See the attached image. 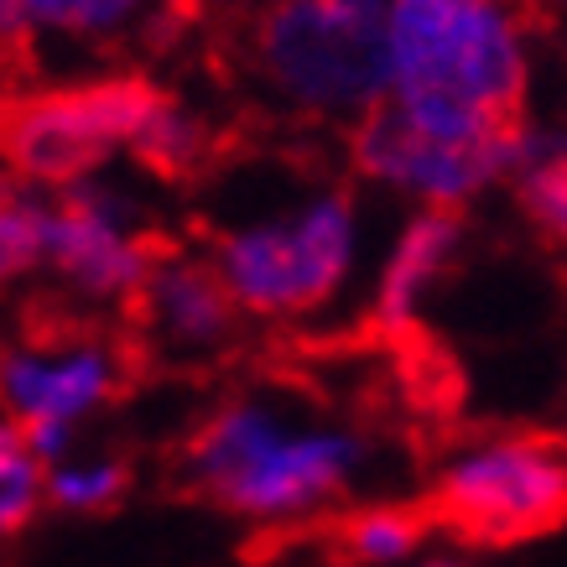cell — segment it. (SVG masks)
<instances>
[{"label": "cell", "mask_w": 567, "mask_h": 567, "mask_svg": "<svg viewBox=\"0 0 567 567\" xmlns=\"http://www.w3.org/2000/svg\"><path fill=\"white\" fill-rule=\"evenodd\" d=\"M136 312L146 339L173 360H208L240 328V302L224 287L214 256H188V250L156 256L152 276L136 292Z\"/></svg>", "instance_id": "obj_10"}, {"label": "cell", "mask_w": 567, "mask_h": 567, "mask_svg": "<svg viewBox=\"0 0 567 567\" xmlns=\"http://www.w3.org/2000/svg\"><path fill=\"white\" fill-rule=\"evenodd\" d=\"M250 69L297 121L360 125L391 100V0H266Z\"/></svg>", "instance_id": "obj_3"}, {"label": "cell", "mask_w": 567, "mask_h": 567, "mask_svg": "<svg viewBox=\"0 0 567 567\" xmlns=\"http://www.w3.org/2000/svg\"><path fill=\"white\" fill-rule=\"evenodd\" d=\"M458 245H464V224L453 208H416L380 256L375 287H370V323L380 333H406L432 302L447 266L458 260Z\"/></svg>", "instance_id": "obj_12"}, {"label": "cell", "mask_w": 567, "mask_h": 567, "mask_svg": "<svg viewBox=\"0 0 567 567\" xmlns=\"http://www.w3.org/2000/svg\"><path fill=\"white\" fill-rule=\"evenodd\" d=\"M125 484H131V474H125L121 458H110V453H79L73 447L69 458L48 464V505L73 511V516H100L110 505H121Z\"/></svg>", "instance_id": "obj_16"}, {"label": "cell", "mask_w": 567, "mask_h": 567, "mask_svg": "<svg viewBox=\"0 0 567 567\" xmlns=\"http://www.w3.org/2000/svg\"><path fill=\"white\" fill-rule=\"evenodd\" d=\"M511 183H516L520 208L532 214L536 229H542L557 250H567V141L542 136V131L526 125L520 167Z\"/></svg>", "instance_id": "obj_13"}, {"label": "cell", "mask_w": 567, "mask_h": 567, "mask_svg": "<svg viewBox=\"0 0 567 567\" xmlns=\"http://www.w3.org/2000/svg\"><path fill=\"white\" fill-rule=\"evenodd\" d=\"M42 214L48 198L0 183V292L42 271Z\"/></svg>", "instance_id": "obj_18"}, {"label": "cell", "mask_w": 567, "mask_h": 567, "mask_svg": "<svg viewBox=\"0 0 567 567\" xmlns=\"http://www.w3.org/2000/svg\"><path fill=\"white\" fill-rule=\"evenodd\" d=\"M401 567H464L458 557H443V551H422V557H412V563H401Z\"/></svg>", "instance_id": "obj_19"}, {"label": "cell", "mask_w": 567, "mask_h": 567, "mask_svg": "<svg viewBox=\"0 0 567 567\" xmlns=\"http://www.w3.org/2000/svg\"><path fill=\"white\" fill-rule=\"evenodd\" d=\"M422 542H427V520L406 505H385V499L360 505L339 532V551L354 567H401L422 557Z\"/></svg>", "instance_id": "obj_14"}, {"label": "cell", "mask_w": 567, "mask_h": 567, "mask_svg": "<svg viewBox=\"0 0 567 567\" xmlns=\"http://www.w3.org/2000/svg\"><path fill=\"white\" fill-rule=\"evenodd\" d=\"M146 208L115 177H84L73 188H58L42 214V271L58 276V287L84 308H115L136 302L141 281L156 266Z\"/></svg>", "instance_id": "obj_8"}, {"label": "cell", "mask_w": 567, "mask_h": 567, "mask_svg": "<svg viewBox=\"0 0 567 567\" xmlns=\"http://www.w3.org/2000/svg\"><path fill=\"white\" fill-rule=\"evenodd\" d=\"M532 37L516 0H391V100L458 121H516Z\"/></svg>", "instance_id": "obj_2"}, {"label": "cell", "mask_w": 567, "mask_h": 567, "mask_svg": "<svg viewBox=\"0 0 567 567\" xmlns=\"http://www.w3.org/2000/svg\"><path fill=\"white\" fill-rule=\"evenodd\" d=\"M370 437L297 412L281 395H235L198 422L183 447V480L250 526H297L360 484Z\"/></svg>", "instance_id": "obj_1"}, {"label": "cell", "mask_w": 567, "mask_h": 567, "mask_svg": "<svg viewBox=\"0 0 567 567\" xmlns=\"http://www.w3.org/2000/svg\"><path fill=\"white\" fill-rule=\"evenodd\" d=\"M432 511L468 542H532L567 520V447L532 432L474 437L443 458Z\"/></svg>", "instance_id": "obj_7"}, {"label": "cell", "mask_w": 567, "mask_h": 567, "mask_svg": "<svg viewBox=\"0 0 567 567\" xmlns=\"http://www.w3.org/2000/svg\"><path fill=\"white\" fill-rule=\"evenodd\" d=\"M204 156H208V125H204V115L167 94V100L156 104L146 136H141L136 162L156 167V173H193Z\"/></svg>", "instance_id": "obj_17"}, {"label": "cell", "mask_w": 567, "mask_h": 567, "mask_svg": "<svg viewBox=\"0 0 567 567\" xmlns=\"http://www.w3.org/2000/svg\"><path fill=\"white\" fill-rule=\"evenodd\" d=\"M364 256V214L344 188H302L292 198L224 224L214 266L240 312L266 323L318 318L349 292Z\"/></svg>", "instance_id": "obj_4"}, {"label": "cell", "mask_w": 567, "mask_h": 567, "mask_svg": "<svg viewBox=\"0 0 567 567\" xmlns=\"http://www.w3.org/2000/svg\"><path fill=\"white\" fill-rule=\"evenodd\" d=\"M48 505V464L11 412H0V542Z\"/></svg>", "instance_id": "obj_15"}, {"label": "cell", "mask_w": 567, "mask_h": 567, "mask_svg": "<svg viewBox=\"0 0 567 567\" xmlns=\"http://www.w3.org/2000/svg\"><path fill=\"white\" fill-rule=\"evenodd\" d=\"M162 100L167 94L141 73H100L84 84L42 89L0 121V152L37 188H73L100 177L115 152L136 156Z\"/></svg>", "instance_id": "obj_6"}, {"label": "cell", "mask_w": 567, "mask_h": 567, "mask_svg": "<svg viewBox=\"0 0 567 567\" xmlns=\"http://www.w3.org/2000/svg\"><path fill=\"white\" fill-rule=\"evenodd\" d=\"M173 0H0V52L63 48L110 52L156 37Z\"/></svg>", "instance_id": "obj_11"}, {"label": "cell", "mask_w": 567, "mask_h": 567, "mask_svg": "<svg viewBox=\"0 0 567 567\" xmlns=\"http://www.w3.org/2000/svg\"><path fill=\"white\" fill-rule=\"evenodd\" d=\"M125 385V354L104 333H52L0 349V412L21 427L79 432Z\"/></svg>", "instance_id": "obj_9"}, {"label": "cell", "mask_w": 567, "mask_h": 567, "mask_svg": "<svg viewBox=\"0 0 567 567\" xmlns=\"http://www.w3.org/2000/svg\"><path fill=\"white\" fill-rule=\"evenodd\" d=\"M520 146H526L520 121H458L395 100L349 125V162L370 188L416 208H453V214L495 183H511L520 167Z\"/></svg>", "instance_id": "obj_5"}]
</instances>
